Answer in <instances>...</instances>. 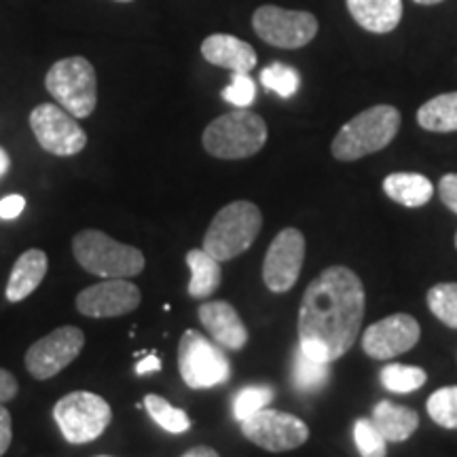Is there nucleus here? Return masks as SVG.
<instances>
[{"mask_svg":"<svg viewBox=\"0 0 457 457\" xmlns=\"http://www.w3.org/2000/svg\"><path fill=\"white\" fill-rule=\"evenodd\" d=\"M162 370V360L155 352L148 353L145 360H138V364H136V375L142 377V375H148V373H159Z\"/></svg>","mask_w":457,"mask_h":457,"instance_id":"e433bc0d","label":"nucleus"},{"mask_svg":"<svg viewBox=\"0 0 457 457\" xmlns=\"http://www.w3.org/2000/svg\"><path fill=\"white\" fill-rule=\"evenodd\" d=\"M262 227V214L253 202H233L219 210L204 237V250L216 261H231L244 254Z\"/></svg>","mask_w":457,"mask_h":457,"instance_id":"20e7f679","label":"nucleus"},{"mask_svg":"<svg viewBox=\"0 0 457 457\" xmlns=\"http://www.w3.org/2000/svg\"><path fill=\"white\" fill-rule=\"evenodd\" d=\"M356 24L373 34H387L400 24L403 0H345Z\"/></svg>","mask_w":457,"mask_h":457,"instance_id":"6ab92c4d","label":"nucleus"},{"mask_svg":"<svg viewBox=\"0 0 457 457\" xmlns=\"http://www.w3.org/2000/svg\"><path fill=\"white\" fill-rule=\"evenodd\" d=\"M254 98H256V85L253 79H250V74L233 72L231 83L222 89V100L237 108H245L253 104Z\"/></svg>","mask_w":457,"mask_h":457,"instance_id":"2f4dec72","label":"nucleus"},{"mask_svg":"<svg viewBox=\"0 0 457 457\" xmlns=\"http://www.w3.org/2000/svg\"><path fill=\"white\" fill-rule=\"evenodd\" d=\"M426 299L434 316L443 324H447L449 328H457V284L432 286Z\"/></svg>","mask_w":457,"mask_h":457,"instance_id":"cd10ccee","label":"nucleus"},{"mask_svg":"<svg viewBox=\"0 0 457 457\" xmlns=\"http://www.w3.org/2000/svg\"><path fill=\"white\" fill-rule=\"evenodd\" d=\"M187 265L191 270V282H188V295L193 299H208L219 290L222 282L220 262L212 254L205 253L204 248L191 250L187 254Z\"/></svg>","mask_w":457,"mask_h":457,"instance_id":"4be33fe9","label":"nucleus"},{"mask_svg":"<svg viewBox=\"0 0 457 457\" xmlns=\"http://www.w3.org/2000/svg\"><path fill=\"white\" fill-rule=\"evenodd\" d=\"M261 83L265 89L278 94L279 98H293L301 87V74L293 66L282 64V62H273L267 68H262Z\"/></svg>","mask_w":457,"mask_h":457,"instance_id":"bb28decb","label":"nucleus"},{"mask_svg":"<svg viewBox=\"0 0 457 457\" xmlns=\"http://www.w3.org/2000/svg\"><path fill=\"white\" fill-rule=\"evenodd\" d=\"M386 195L404 208H421L430 202L434 195L432 182L424 174L413 171H396L384 180Z\"/></svg>","mask_w":457,"mask_h":457,"instance_id":"412c9836","label":"nucleus"},{"mask_svg":"<svg viewBox=\"0 0 457 457\" xmlns=\"http://www.w3.org/2000/svg\"><path fill=\"white\" fill-rule=\"evenodd\" d=\"M276 396L271 386H248L237 392L236 400H233V417L242 424L244 420L259 413L261 409L270 407V403Z\"/></svg>","mask_w":457,"mask_h":457,"instance_id":"c756f323","label":"nucleus"},{"mask_svg":"<svg viewBox=\"0 0 457 457\" xmlns=\"http://www.w3.org/2000/svg\"><path fill=\"white\" fill-rule=\"evenodd\" d=\"M398 108L377 104L362 111L339 129L333 140V157L339 162H356L379 153L396 138L400 129Z\"/></svg>","mask_w":457,"mask_h":457,"instance_id":"f03ea898","label":"nucleus"},{"mask_svg":"<svg viewBox=\"0 0 457 457\" xmlns=\"http://www.w3.org/2000/svg\"><path fill=\"white\" fill-rule=\"evenodd\" d=\"M85 347V335L79 327H60L51 330L26 352V370L34 379L45 381L71 367Z\"/></svg>","mask_w":457,"mask_h":457,"instance_id":"9b49d317","label":"nucleus"},{"mask_svg":"<svg viewBox=\"0 0 457 457\" xmlns=\"http://www.w3.org/2000/svg\"><path fill=\"white\" fill-rule=\"evenodd\" d=\"M72 254L85 271L100 278L129 279L145 270V254L134 245L121 244L98 228H85L72 239Z\"/></svg>","mask_w":457,"mask_h":457,"instance_id":"7ed1b4c3","label":"nucleus"},{"mask_svg":"<svg viewBox=\"0 0 457 457\" xmlns=\"http://www.w3.org/2000/svg\"><path fill=\"white\" fill-rule=\"evenodd\" d=\"M328 379V364L320 362V360L312 358L310 353L296 350L295 364H293V381L295 386L303 392L320 390Z\"/></svg>","mask_w":457,"mask_h":457,"instance_id":"393cba45","label":"nucleus"},{"mask_svg":"<svg viewBox=\"0 0 457 457\" xmlns=\"http://www.w3.org/2000/svg\"><path fill=\"white\" fill-rule=\"evenodd\" d=\"M199 322L208 330L210 337L225 350H242L248 343L250 335L239 313L231 303L227 301H208L199 307Z\"/></svg>","mask_w":457,"mask_h":457,"instance_id":"dca6fc26","label":"nucleus"},{"mask_svg":"<svg viewBox=\"0 0 457 457\" xmlns=\"http://www.w3.org/2000/svg\"><path fill=\"white\" fill-rule=\"evenodd\" d=\"M438 193H441L443 204L457 214V174H445L438 185Z\"/></svg>","mask_w":457,"mask_h":457,"instance_id":"473e14b6","label":"nucleus"},{"mask_svg":"<svg viewBox=\"0 0 457 457\" xmlns=\"http://www.w3.org/2000/svg\"><path fill=\"white\" fill-rule=\"evenodd\" d=\"M364 286L347 267H328L307 286L299 310V347L330 364L350 352L364 320Z\"/></svg>","mask_w":457,"mask_h":457,"instance_id":"f257e3e1","label":"nucleus"},{"mask_svg":"<svg viewBox=\"0 0 457 457\" xmlns=\"http://www.w3.org/2000/svg\"><path fill=\"white\" fill-rule=\"evenodd\" d=\"M428 415L434 424L457 430V386L441 387L428 398Z\"/></svg>","mask_w":457,"mask_h":457,"instance_id":"c85d7f7f","label":"nucleus"},{"mask_svg":"<svg viewBox=\"0 0 457 457\" xmlns=\"http://www.w3.org/2000/svg\"><path fill=\"white\" fill-rule=\"evenodd\" d=\"M242 432L256 447L282 453L299 449L310 438V428L299 417L276 409H261L259 413L242 421Z\"/></svg>","mask_w":457,"mask_h":457,"instance_id":"f8f14e48","label":"nucleus"},{"mask_svg":"<svg viewBox=\"0 0 457 457\" xmlns=\"http://www.w3.org/2000/svg\"><path fill=\"white\" fill-rule=\"evenodd\" d=\"M30 128L38 145L55 157H74L87 146V134L77 117L55 104H38L30 112Z\"/></svg>","mask_w":457,"mask_h":457,"instance_id":"9d476101","label":"nucleus"},{"mask_svg":"<svg viewBox=\"0 0 457 457\" xmlns=\"http://www.w3.org/2000/svg\"><path fill=\"white\" fill-rule=\"evenodd\" d=\"M45 87L57 104L77 119H87L98 104L96 68L81 55L55 62L45 77Z\"/></svg>","mask_w":457,"mask_h":457,"instance_id":"423d86ee","label":"nucleus"},{"mask_svg":"<svg viewBox=\"0 0 457 457\" xmlns=\"http://www.w3.org/2000/svg\"><path fill=\"white\" fill-rule=\"evenodd\" d=\"M417 123L428 131L449 134L457 131V91L436 96L417 111Z\"/></svg>","mask_w":457,"mask_h":457,"instance_id":"5701e85b","label":"nucleus"},{"mask_svg":"<svg viewBox=\"0 0 457 457\" xmlns=\"http://www.w3.org/2000/svg\"><path fill=\"white\" fill-rule=\"evenodd\" d=\"M353 441L362 457H386L387 441L377 430L373 420H358L353 424Z\"/></svg>","mask_w":457,"mask_h":457,"instance_id":"7c9ffc66","label":"nucleus"},{"mask_svg":"<svg viewBox=\"0 0 457 457\" xmlns=\"http://www.w3.org/2000/svg\"><path fill=\"white\" fill-rule=\"evenodd\" d=\"M54 420L68 443L87 445L111 426L112 409L100 394L71 392L55 403Z\"/></svg>","mask_w":457,"mask_h":457,"instance_id":"0eeeda50","label":"nucleus"},{"mask_svg":"<svg viewBox=\"0 0 457 457\" xmlns=\"http://www.w3.org/2000/svg\"><path fill=\"white\" fill-rule=\"evenodd\" d=\"M417 4H438V3H443V0H415Z\"/></svg>","mask_w":457,"mask_h":457,"instance_id":"ea45409f","label":"nucleus"},{"mask_svg":"<svg viewBox=\"0 0 457 457\" xmlns=\"http://www.w3.org/2000/svg\"><path fill=\"white\" fill-rule=\"evenodd\" d=\"M26 199L24 195H7L0 199V219L15 220L17 216L24 212Z\"/></svg>","mask_w":457,"mask_h":457,"instance_id":"72a5a7b5","label":"nucleus"},{"mask_svg":"<svg viewBox=\"0 0 457 457\" xmlns=\"http://www.w3.org/2000/svg\"><path fill=\"white\" fill-rule=\"evenodd\" d=\"M98 457H112V455H98Z\"/></svg>","mask_w":457,"mask_h":457,"instance_id":"79ce46f5","label":"nucleus"},{"mask_svg":"<svg viewBox=\"0 0 457 457\" xmlns=\"http://www.w3.org/2000/svg\"><path fill=\"white\" fill-rule=\"evenodd\" d=\"M179 370L191 390H208L227 384L231 377V362L219 343L210 341L197 330H187L179 343Z\"/></svg>","mask_w":457,"mask_h":457,"instance_id":"6e6552de","label":"nucleus"},{"mask_svg":"<svg viewBox=\"0 0 457 457\" xmlns=\"http://www.w3.org/2000/svg\"><path fill=\"white\" fill-rule=\"evenodd\" d=\"M267 123L261 114L237 108V111L214 119L204 131V148L219 159L253 157L265 146Z\"/></svg>","mask_w":457,"mask_h":457,"instance_id":"39448f33","label":"nucleus"},{"mask_svg":"<svg viewBox=\"0 0 457 457\" xmlns=\"http://www.w3.org/2000/svg\"><path fill=\"white\" fill-rule=\"evenodd\" d=\"M381 384H384L390 392L409 394L420 390L428 381V375L424 369L420 367H404V364H387L381 369Z\"/></svg>","mask_w":457,"mask_h":457,"instance_id":"a878e982","label":"nucleus"},{"mask_svg":"<svg viewBox=\"0 0 457 457\" xmlns=\"http://www.w3.org/2000/svg\"><path fill=\"white\" fill-rule=\"evenodd\" d=\"M140 299V288L134 282L108 278L77 295V310L87 318H119L138 310Z\"/></svg>","mask_w":457,"mask_h":457,"instance_id":"4468645a","label":"nucleus"},{"mask_svg":"<svg viewBox=\"0 0 457 457\" xmlns=\"http://www.w3.org/2000/svg\"><path fill=\"white\" fill-rule=\"evenodd\" d=\"M253 28L267 45L279 49H301L316 38L318 20L307 11L265 4L254 11Z\"/></svg>","mask_w":457,"mask_h":457,"instance_id":"1a4fd4ad","label":"nucleus"},{"mask_svg":"<svg viewBox=\"0 0 457 457\" xmlns=\"http://www.w3.org/2000/svg\"><path fill=\"white\" fill-rule=\"evenodd\" d=\"M17 390H20V386H17L15 375L7 369H0V403L13 400L17 396Z\"/></svg>","mask_w":457,"mask_h":457,"instance_id":"c9c22d12","label":"nucleus"},{"mask_svg":"<svg viewBox=\"0 0 457 457\" xmlns=\"http://www.w3.org/2000/svg\"><path fill=\"white\" fill-rule=\"evenodd\" d=\"M9 168H11V157H9V153L4 151L3 146H0V179H3V176L7 174Z\"/></svg>","mask_w":457,"mask_h":457,"instance_id":"58836bf2","label":"nucleus"},{"mask_svg":"<svg viewBox=\"0 0 457 457\" xmlns=\"http://www.w3.org/2000/svg\"><path fill=\"white\" fill-rule=\"evenodd\" d=\"M117 3H131V0H117Z\"/></svg>","mask_w":457,"mask_h":457,"instance_id":"a19ab883","label":"nucleus"},{"mask_svg":"<svg viewBox=\"0 0 457 457\" xmlns=\"http://www.w3.org/2000/svg\"><path fill=\"white\" fill-rule=\"evenodd\" d=\"M145 409L151 415V420L155 421L159 428H163L170 434H182L191 428V420H188L185 409L171 407L168 400L157 396V394H146L145 396Z\"/></svg>","mask_w":457,"mask_h":457,"instance_id":"b1692460","label":"nucleus"},{"mask_svg":"<svg viewBox=\"0 0 457 457\" xmlns=\"http://www.w3.org/2000/svg\"><path fill=\"white\" fill-rule=\"evenodd\" d=\"M182 457H220L212 447H193Z\"/></svg>","mask_w":457,"mask_h":457,"instance_id":"4c0bfd02","label":"nucleus"},{"mask_svg":"<svg viewBox=\"0 0 457 457\" xmlns=\"http://www.w3.org/2000/svg\"><path fill=\"white\" fill-rule=\"evenodd\" d=\"M202 55L210 64L227 68L231 72L248 74L256 66V51L253 45L231 34H210L202 43Z\"/></svg>","mask_w":457,"mask_h":457,"instance_id":"f3484780","label":"nucleus"},{"mask_svg":"<svg viewBox=\"0 0 457 457\" xmlns=\"http://www.w3.org/2000/svg\"><path fill=\"white\" fill-rule=\"evenodd\" d=\"M305 262V237L299 228H282L270 245L262 262V282L271 293H288L301 276Z\"/></svg>","mask_w":457,"mask_h":457,"instance_id":"ddd939ff","label":"nucleus"},{"mask_svg":"<svg viewBox=\"0 0 457 457\" xmlns=\"http://www.w3.org/2000/svg\"><path fill=\"white\" fill-rule=\"evenodd\" d=\"M373 424L387 443H403L413 436L417 426H420V415L409 407L381 400L373 409Z\"/></svg>","mask_w":457,"mask_h":457,"instance_id":"aec40b11","label":"nucleus"},{"mask_svg":"<svg viewBox=\"0 0 457 457\" xmlns=\"http://www.w3.org/2000/svg\"><path fill=\"white\" fill-rule=\"evenodd\" d=\"M455 245H457V233H455Z\"/></svg>","mask_w":457,"mask_h":457,"instance_id":"37998d69","label":"nucleus"},{"mask_svg":"<svg viewBox=\"0 0 457 457\" xmlns=\"http://www.w3.org/2000/svg\"><path fill=\"white\" fill-rule=\"evenodd\" d=\"M11 441H13V421H11L9 409H4L0 403V457L7 453Z\"/></svg>","mask_w":457,"mask_h":457,"instance_id":"f704fd0d","label":"nucleus"},{"mask_svg":"<svg viewBox=\"0 0 457 457\" xmlns=\"http://www.w3.org/2000/svg\"><path fill=\"white\" fill-rule=\"evenodd\" d=\"M420 337V324L413 316L394 313L367 328L362 335V350L373 360H392L413 350Z\"/></svg>","mask_w":457,"mask_h":457,"instance_id":"2eb2a0df","label":"nucleus"},{"mask_svg":"<svg viewBox=\"0 0 457 457\" xmlns=\"http://www.w3.org/2000/svg\"><path fill=\"white\" fill-rule=\"evenodd\" d=\"M49 270V259L43 250L32 248L26 250L20 259L15 261L13 270H11L9 282H7V295L9 303H20L30 296L38 286L43 284L45 276Z\"/></svg>","mask_w":457,"mask_h":457,"instance_id":"a211bd4d","label":"nucleus"}]
</instances>
